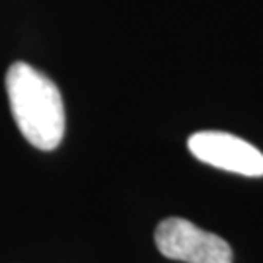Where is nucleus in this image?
Returning a JSON list of instances; mask_svg holds the SVG:
<instances>
[{"instance_id":"obj_1","label":"nucleus","mask_w":263,"mask_h":263,"mask_svg":"<svg viewBox=\"0 0 263 263\" xmlns=\"http://www.w3.org/2000/svg\"><path fill=\"white\" fill-rule=\"evenodd\" d=\"M10 109L24 139L39 151H55L65 137V104L57 84L28 63L6 72Z\"/></svg>"},{"instance_id":"obj_2","label":"nucleus","mask_w":263,"mask_h":263,"mask_svg":"<svg viewBox=\"0 0 263 263\" xmlns=\"http://www.w3.org/2000/svg\"><path fill=\"white\" fill-rule=\"evenodd\" d=\"M154 242L162 255L185 263H232V248L213 232L193 222L170 216L156 226Z\"/></svg>"},{"instance_id":"obj_3","label":"nucleus","mask_w":263,"mask_h":263,"mask_svg":"<svg viewBox=\"0 0 263 263\" xmlns=\"http://www.w3.org/2000/svg\"><path fill=\"white\" fill-rule=\"evenodd\" d=\"M191 154L209 166L248 178L263 176V154L254 144L222 131H201L187 141Z\"/></svg>"}]
</instances>
